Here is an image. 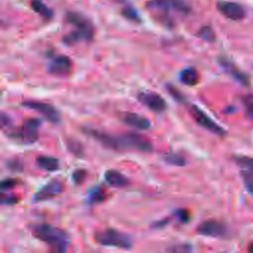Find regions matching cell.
I'll use <instances>...</instances> for the list:
<instances>
[{
    "label": "cell",
    "instance_id": "obj_1",
    "mask_svg": "<svg viewBox=\"0 0 253 253\" xmlns=\"http://www.w3.org/2000/svg\"><path fill=\"white\" fill-rule=\"evenodd\" d=\"M65 21L75 27L74 31L68 33L62 39V42L66 45H73L80 42H90L93 40L95 32L94 26L83 14L69 11L65 15Z\"/></svg>",
    "mask_w": 253,
    "mask_h": 253
},
{
    "label": "cell",
    "instance_id": "obj_2",
    "mask_svg": "<svg viewBox=\"0 0 253 253\" xmlns=\"http://www.w3.org/2000/svg\"><path fill=\"white\" fill-rule=\"evenodd\" d=\"M32 232L36 238L44 242L56 252H65L70 239L66 231L47 223H40L32 226Z\"/></svg>",
    "mask_w": 253,
    "mask_h": 253
},
{
    "label": "cell",
    "instance_id": "obj_3",
    "mask_svg": "<svg viewBox=\"0 0 253 253\" xmlns=\"http://www.w3.org/2000/svg\"><path fill=\"white\" fill-rule=\"evenodd\" d=\"M94 239L102 246L116 247L124 250H129L133 247V242L127 234L114 228L97 231L94 235Z\"/></svg>",
    "mask_w": 253,
    "mask_h": 253
},
{
    "label": "cell",
    "instance_id": "obj_4",
    "mask_svg": "<svg viewBox=\"0 0 253 253\" xmlns=\"http://www.w3.org/2000/svg\"><path fill=\"white\" fill-rule=\"evenodd\" d=\"M145 7L150 11L164 15L169 14L170 11L187 15L191 11V6L187 0H149L145 3Z\"/></svg>",
    "mask_w": 253,
    "mask_h": 253
},
{
    "label": "cell",
    "instance_id": "obj_5",
    "mask_svg": "<svg viewBox=\"0 0 253 253\" xmlns=\"http://www.w3.org/2000/svg\"><path fill=\"white\" fill-rule=\"evenodd\" d=\"M84 132L97 141H99L102 145H104L107 148L115 149V150H121V149H126V141L125 135L121 136H115L112 134H109L107 132L94 129V128H89L86 127L84 129Z\"/></svg>",
    "mask_w": 253,
    "mask_h": 253
},
{
    "label": "cell",
    "instance_id": "obj_6",
    "mask_svg": "<svg viewBox=\"0 0 253 253\" xmlns=\"http://www.w3.org/2000/svg\"><path fill=\"white\" fill-rule=\"evenodd\" d=\"M190 114L192 115L193 119L203 127H205L206 129L210 130L211 132L216 134V135H224L225 134V130L218 125L216 124L214 121L211 120V118L210 116H208L202 109H200L199 107L193 105L191 106L190 109Z\"/></svg>",
    "mask_w": 253,
    "mask_h": 253
},
{
    "label": "cell",
    "instance_id": "obj_7",
    "mask_svg": "<svg viewBox=\"0 0 253 253\" xmlns=\"http://www.w3.org/2000/svg\"><path fill=\"white\" fill-rule=\"evenodd\" d=\"M22 105L28 109H32L41 115H42L47 121L52 124H58L60 122V113L51 104L39 102V101H25Z\"/></svg>",
    "mask_w": 253,
    "mask_h": 253
},
{
    "label": "cell",
    "instance_id": "obj_8",
    "mask_svg": "<svg viewBox=\"0 0 253 253\" xmlns=\"http://www.w3.org/2000/svg\"><path fill=\"white\" fill-rule=\"evenodd\" d=\"M41 126V121L39 119L31 118L27 119L23 125L18 134L16 135L24 143L31 144L38 140L39 138V128Z\"/></svg>",
    "mask_w": 253,
    "mask_h": 253
},
{
    "label": "cell",
    "instance_id": "obj_9",
    "mask_svg": "<svg viewBox=\"0 0 253 253\" xmlns=\"http://www.w3.org/2000/svg\"><path fill=\"white\" fill-rule=\"evenodd\" d=\"M63 191L62 183L57 179H52L44 186H42L39 191L34 195L33 202L41 203L47 200H51L56 196L60 195Z\"/></svg>",
    "mask_w": 253,
    "mask_h": 253
},
{
    "label": "cell",
    "instance_id": "obj_10",
    "mask_svg": "<svg viewBox=\"0 0 253 253\" xmlns=\"http://www.w3.org/2000/svg\"><path fill=\"white\" fill-rule=\"evenodd\" d=\"M138 101L144 105L149 110L155 113H161L166 109V102L165 100L157 93L151 91L140 92L137 95Z\"/></svg>",
    "mask_w": 253,
    "mask_h": 253
},
{
    "label": "cell",
    "instance_id": "obj_11",
    "mask_svg": "<svg viewBox=\"0 0 253 253\" xmlns=\"http://www.w3.org/2000/svg\"><path fill=\"white\" fill-rule=\"evenodd\" d=\"M216 8L224 17L233 21L242 20L246 15L244 7L236 2L219 1L216 3Z\"/></svg>",
    "mask_w": 253,
    "mask_h": 253
},
{
    "label": "cell",
    "instance_id": "obj_12",
    "mask_svg": "<svg viewBox=\"0 0 253 253\" xmlns=\"http://www.w3.org/2000/svg\"><path fill=\"white\" fill-rule=\"evenodd\" d=\"M72 69V61L66 55H57L52 58L47 66V71L54 76H67Z\"/></svg>",
    "mask_w": 253,
    "mask_h": 253
},
{
    "label": "cell",
    "instance_id": "obj_13",
    "mask_svg": "<svg viewBox=\"0 0 253 253\" xmlns=\"http://www.w3.org/2000/svg\"><path fill=\"white\" fill-rule=\"evenodd\" d=\"M226 226L217 220H205L198 227L197 232L204 236L210 237H223L226 234Z\"/></svg>",
    "mask_w": 253,
    "mask_h": 253
},
{
    "label": "cell",
    "instance_id": "obj_14",
    "mask_svg": "<svg viewBox=\"0 0 253 253\" xmlns=\"http://www.w3.org/2000/svg\"><path fill=\"white\" fill-rule=\"evenodd\" d=\"M125 135L126 138L127 148H133L143 152L152 151V144L146 137L140 135L137 132H126Z\"/></svg>",
    "mask_w": 253,
    "mask_h": 253
},
{
    "label": "cell",
    "instance_id": "obj_15",
    "mask_svg": "<svg viewBox=\"0 0 253 253\" xmlns=\"http://www.w3.org/2000/svg\"><path fill=\"white\" fill-rule=\"evenodd\" d=\"M123 121L125 124L133 126L137 129L145 130L150 128L151 126V124L147 120V118L135 113H126L123 117Z\"/></svg>",
    "mask_w": 253,
    "mask_h": 253
},
{
    "label": "cell",
    "instance_id": "obj_16",
    "mask_svg": "<svg viewBox=\"0 0 253 253\" xmlns=\"http://www.w3.org/2000/svg\"><path fill=\"white\" fill-rule=\"evenodd\" d=\"M219 64L223 68V70L225 72H227L233 79H235L236 81H238L239 83H241L243 85H248L249 84L248 77L246 76V74L241 72L232 62H230L229 60H227L225 58H220L219 59Z\"/></svg>",
    "mask_w": 253,
    "mask_h": 253
},
{
    "label": "cell",
    "instance_id": "obj_17",
    "mask_svg": "<svg viewBox=\"0 0 253 253\" xmlns=\"http://www.w3.org/2000/svg\"><path fill=\"white\" fill-rule=\"evenodd\" d=\"M105 181L112 187L122 188L128 184V179L120 171L115 169L107 170L104 174Z\"/></svg>",
    "mask_w": 253,
    "mask_h": 253
},
{
    "label": "cell",
    "instance_id": "obj_18",
    "mask_svg": "<svg viewBox=\"0 0 253 253\" xmlns=\"http://www.w3.org/2000/svg\"><path fill=\"white\" fill-rule=\"evenodd\" d=\"M179 80L181 83L187 86H195L199 83L200 75L196 68L187 67L179 73Z\"/></svg>",
    "mask_w": 253,
    "mask_h": 253
},
{
    "label": "cell",
    "instance_id": "obj_19",
    "mask_svg": "<svg viewBox=\"0 0 253 253\" xmlns=\"http://www.w3.org/2000/svg\"><path fill=\"white\" fill-rule=\"evenodd\" d=\"M86 198L88 205L95 206L102 203L107 198V194L102 186H94L89 189Z\"/></svg>",
    "mask_w": 253,
    "mask_h": 253
},
{
    "label": "cell",
    "instance_id": "obj_20",
    "mask_svg": "<svg viewBox=\"0 0 253 253\" xmlns=\"http://www.w3.org/2000/svg\"><path fill=\"white\" fill-rule=\"evenodd\" d=\"M36 164L39 168L45 171H55L59 167V161L56 157L42 155L37 157Z\"/></svg>",
    "mask_w": 253,
    "mask_h": 253
},
{
    "label": "cell",
    "instance_id": "obj_21",
    "mask_svg": "<svg viewBox=\"0 0 253 253\" xmlns=\"http://www.w3.org/2000/svg\"><path fill=\"white\" fill-rule=\"evenodd\" d=\"M31 7L44 20H50L53 17V11L41 0H32Z\"/></svg>",
    "mask_w": 253,
    "mask_h": 253
},
{
    "label": "cell",
    "instance_id": "obj_22",
    "mask_svg": "<svg viewBox=\"0 0 253 253\" xmlns=\"http://www.w3.org/2000/svg\"><path fill=\"white\" fill-rule=\"evenodd\" d=\"M121 13H122V15H123L126 19H127V20H129V21H131V22L140 23V21H141L138 12H137L136 9L133 8L132 6H125V7L122 9Z\"/></svg>",
    "mask_w": 253,
    "mask_h": 253
},
{
    "label": "cell",
    "instance_id": "obj_23",
    "mask_svg": "<svg viewBox=\"0 0 253 253\" xmlns=\"http://www.w3.org/2000/svg\"><path fill=\"white\" fill-rule=\"evenodd\" d=\"M197 37H199L200 39H202L203 41H206L208 42H212L215 40V35L214 32L212 31V29L209 26H205L202 27L198 33H197Z\"/></svg>",
    "mask_w": 253,
    "mask_h": 253
},
{
    "label": "cell",
    "instance_id": "obj_24",
    "mask_svg": "<svg viewBox=\"0 0 253 253\" xmlns=\"http://www.w3.org/2000/svg\"><path fill=\"white\" fill-rule=\"evenodd\" d=\"M164 160L167 163H169L171 165L178 166V167L185 166V164H186L185 158L182 155L177 154V153H169V154L164 155Z\"/></svg>",
    "mask_w": 253,
    "mask_h": 253
},
{
    "label": "cell",
    "instance_id": "obj_25",
    "mask_svg": "<svg viewBox=\"0 0 253 253\" xmlns=\"http://www.w3.org/2000/svg\"><path fill=\"white\" fill-rule=\"evenodd\" d=\"M234 160L241 167L253 172V157L239 155V156H235Z\"/></svg>",
    "mask_w": 253,
    "mask_h": 253
},
{
    "label": "cell",
    "instance_id": "obj_26",
    "mask_svg": "<svg viewBox=\"0 0 253 253\" xmlns=\"http://www.w3.org/2000/svg\"><path fill=\"white\" fill-rule=\"evenodd\" d=\"M67 147L70 152H72L76 156H82L83 155V147L81 143L74 139H69L67 141Z\"/></svg>",
    "mask_w": 253,
    "mask_h": 253
},
{
    "label": "cell",
    "instance_id": "obj_27",
    "mask_svg": "<svg viewBox=\"0 0 253 253\" xmlns=\"http://www.w3.org/2000/svg\"><path fill=\"white\" fill-rule=\"evenodd\" d=\"M241 176L244 181V185L247 191L253 196V172L252 171H242Z\"/></svg>",
    "mask_w": 253,
    "mask_h": 253
},
{
    "label": "cell",
    "instance_id": "obj_28",
    "mask_svg": "<svg viewBox=\"0 0 253 253\" xmlns=\"http://www.w3.org/2000/svg\"><path fill=\"white\" fill-rule=\"evenodd\" d=\"M247 116L253 119V95H247L242 98Z\"/></svg>",
    "mask_w": 253,
    "mask_h": 253
},
{
    "label": "cell",
    "instance_id": "obj_29",
    "mask_svg": "<svg viewBox=\"0 0 253 253\" xmlns=\"http://www.w3.org/2000/svg\"><path fill=\"white\" fill-rule=\"evenodd\" d=\"M87 176V171L84 169H77L72 173V180L75 184H82Z\"/></svg>",
    "mask_w": 253,
    "mask_h": 253
},
{
    "label": "cell",
    "instance_id": "obj_30",
    "mask_svg": "<svg viewBox=\"0 0 253 253\" xmlns=\"http://www.w3.org/2000/svg\"><path fill=\"white\" fill-rule=\"evenodd\" d=\"M18 180L14 179V178H7L2 180L1 182V191L5 192L6 190H10L12 188H14L17 184H18Z\"/></svg>",
    "mask_w": 253,
    "mask_h": 253
},
{
    "label": "cell",
    "instance_id": "obj_31",
    "mask_svg": "<svg viewBox=\"0 0 253 253\" xmlns=\"http://www.w3.org/2000/svg\"><path fill=\"white\" fill-rule=\"evenodd\" d=\"M174 214L176 215V217L178 218V220L180 222H188L190 219V213L188 211L184 210V209H179L177 211H175Z\"/></svg>",
    "mask_w": 253,
    "mask_h": 253
},
{
    "label": "cell",
    "instance_id": "obj_32",
    "mask_svg": "<svg viewBox=\"0 0 253 253\" xmlns=\"http://www.w3.org/2000/svg\"><path fill=\"white\" fill-rule=\"evenodd\" d=\"M167 89H168L169 93L171 94V96H172L175 100H177V101H179V102H184V101H185V97L183 96V94H182L179 90H177L174 86L168 85V86H167Z\"/></svg>",
    "mask_w": 253,
    "mask_h": 253
},
{
    "label": "cell",
    "instance_id": "obj_33",
    "mask_svg": "<svg viewBox=\"0 0 253 253\" xmlns=\"http://www.w3.org/2000/svg\"><path fill=\"white\" fill-rule=\"evenodd\" d=\"M7 167L12 170V171H16V172H19V171H22L23 170V164L20 160L18 159H12V160H9L7 162Z\"/></svg>",
    "mask_w": 253,
    "mask_h": 253
},
{
    "label": "cell",
    "instance_id": "obj_34",
    "mask_svg": "<svg viewBox=\"0 0 253 253\" xmlns=\"http://www.w3.org/2000/svg\"><path fill=\"white\" fill-rule=\"evenodd\" d=\"M17 202H18L17 197L12 196V195H7V196L2 195V197H1V204L2 205H14Z\"/></svg>",
    "mask_w": 253,
    "mask_h": 253
},
{
    "label": "cell",
    "instance_id": "obj_35",
    "mask_svg": "<svg viewBox=\"0 0 253 253\" xmlns=\"http://www.w3.org/2000/svg\"><path fill=\"white\" fill-rule=\"evenodd\" d=\"M171 251H177V252H185V251H190L191 246L188 244H182V245H175L171 249Z\"/></svg>",
    "mask_w": 253,
    "mask_h": 253
},
{
    "label": "cell",
    "instance_id": "obj_36",
    "mask_svg": "<svg viewBox=\"0 0 253 253\" xmlns=\"http://www.w3.org/2000/svg\"><path fill=\"white\" fill-rule=\"evenodd\" d=\"M10 124H11L10 118L5 113H2L1 114V126L4 128V127H7Z\"/></svg>",
    "mask_w": 253,
    "mask_h": 253
},
{
    "label": "cell",
    "instance_id": "obj_37",
    "mask_svg": "<svg viewBox=\"0 0 253 253\" xmlns=\"http://www.w3.org/2000/svg\"><path fill=\"white\" fill-rule=\"evenodd\" d=\"M169 221H170V218H164V219L156 221L155 223L152 224V226L155 228H161V227H164L165 225H167L169 223Z\"/></svg>",
    "mask_w": 253,
    "mask_h": 253
},
{
    "label": "cell",
    "instance_id": "obj_38",
    "mask_svg": "<svg viewBox=\"0 0 253 253\" xmlns=\"http://www.w3.org/2000/svg\"><path fill=\"white\" fill-rule=\"evenodd\" d=\"M248 250H249L250 252H252V253H253V243H251V244L249 245V248H248Z\"/></svg>",
    "mask_w": 253,
    "mask_h": 253
}]
</instances>
